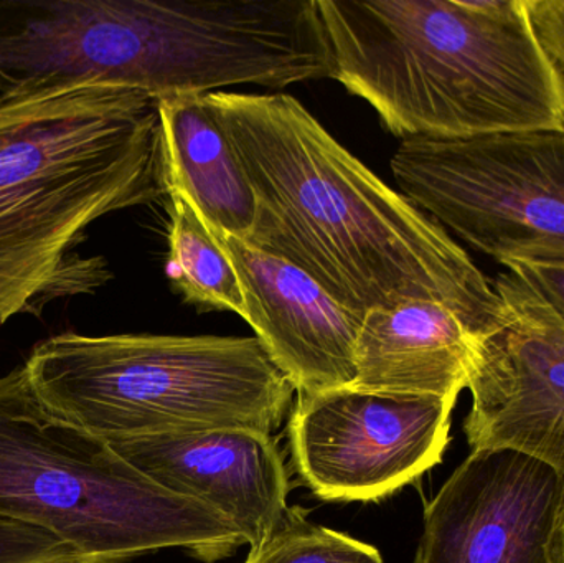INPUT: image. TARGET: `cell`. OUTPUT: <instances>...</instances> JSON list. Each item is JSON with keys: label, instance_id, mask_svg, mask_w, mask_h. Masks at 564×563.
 <instances>
[{"label": "cell", "instance_id": "2e32d148", "mask_svg": "<svg viewBox=\"0 0 564 563\" xmlns=\"http://www.w3.org/2000/svg\"><path fill=\"white\" fill-rule=\"evenodd\" d=\"M245 563H383L373 545L308 521L288 508L270 534L251 548Z\"/></svg>", "mask_w": 564, "mask_h": 563}, {"label": "cell", "instance_id": "52a82bcc", "mask_svg": "<svg viewBox=\"0 0 564 563\" xmlns=\"http://www.w3.org/2000/svg\"><path fill=\"white\" fill-rule=\"evenodd\" d=\"M401 194L497 261L564 260V132L403 139Z\"/></svg>", "mask_w": 564, "mask_h": 563}, {"label": "cell", "instance_id": "ba28073f", "mask_svg": "<svg viewBox=\"0 0 564 563\" xmlns=\"http://www.w3.org/2000/svg\"><path fill=\"white\" fill-rule=\"evenodd\" d=\"M456 402L354 386L297 393L292 466L322 501H380L440 465Z\"/></svg>", "mask_w": 564, "mask_h": 563}, {"label": "cell", "instance_id": "ffe728a7", "mask_svg": "<svg viewBox=\"0 0 564 563\" xmlns=\"http://www.w3.org/2000/svg\"><path fill=\"white\" fill-rule=\"evenodd\" d=\"M562 475V499H560L558 515H556L555 529H553L552 548H550L552 563H564V469Z\"/></svg>", "mask_w": 564, "mask_h": 563}, {"label": "cell", "instance_id": "ac0fdd59", "mask_svg": "<svg viewBox=\"0 0 564 563\" xmlns=\"http://www.w3.org/2000/svg\"><path fill=\"white\" fill-rule=\"evenodd\" d=\"M500 264L522 278L564 321V260L520 258Z\"/></svg>", "mask_w": 564, "mask_h": 563}, {"label": "cell", "instance_id": "e0dca14e", "mask_svg": "<svg viewBox=\"0 0 564 563\" xmlns=\"http://www.w3.org/2000/svg\"><path fill=\"white\" fill-rule=\"evenodd\" d=\"M0 563H79L68 545L59 539L0 519Z\"/></svg>", "mask_w": 564, "mask_h": 563}, {"label": "cell", "instance_id": "9c48e42d", "mask_svg": "<svg viewBox=\"0 0 564 563\" xmlns=\"http://www.w3.org/2000/svg\"><path fill=\"white\" fill-rule=\"evenodd\" d=\"M502 316L474 344L470 448H510L564 469V321L522 278L494 281Z\"/></svg>", "mask_w": 564, "mask_h": 563}, {"label": "cell", "instance_id": "4fadbf2b", "mask_svg": "<svg viewBox=\"0 0 564 563\" xmlns=\"http://www.w3.org/2000/svg\"><path fill=\"white\" fill-rule=\"evenodd\" d=\"M477 339L463 314L437 301L370 311L358 331L351 386L457 400L469 382Z\"/></svg>", "mask_w": 564, "mask_h": 563}, {"label": "cell", "instance_id": "8992f818", "mask_svg": "<svg viewBox=\"0 0 564 563\" xmlns=\"http://www.w3.org/2000/svg\"><path fill=\"white\" fill-rule=\"evenodd\" d=\"M0 519L59 539L79 563L162 549L215 562L247 544L210 506L162 488L106 440L50 413L23 366L0 377Z\"/></svg>", "mask_w": 564, "mask_h": 563}, {"label": "cell", "instance_id": "5bb4252c", "mask_svg": "<svg viewBox=\"0 0 564 563\" xmlns=\"http://www.w3.org/2000/svg\"><path fill=\"white\" fill-rule=\"evenodd\" d=\"M165 191L184 195L212 231L250 240L258 202L247 172L204 96L158 99Z\"/></svg>", "mask_w": 564, "mask_h": 563}, {"label": "cell", "instance_id": "6da1fadb", "mask_svg": "<svg viewBox=\"0 0 564 563\" xmlns=\"http://www.w3.org/2000/svg\"><path fill=\"white\" fill-rule=\"evenodd\" d=\"M204 102L257 195V224L245 243L301 268L361 320L408 301H437L480 337L499 324V293L464 248L301 101L217 91Z\"/></svg>", "mask_w": 564, "mask_h": 563}, {"label": "cell", "instance_id": "30bf717a", "mask_svg": "<svg viewBox=\"0 0 564 563\" xmlns=\"http://www.w3.org/2000/svg\"><path fill=\"white\" fill-rule=\"evenodd\" d=\"M558 468L510 448H476L424 511L413 563H552Z\"/></svg>", "mask_w": 564, "mask_h": 563}, {"label": "cell", "instance_id": "d6986e66", "mask_svg": "<svg viewBox=\"0 0 564 563\" xmlns=\"http://www.w3.org/2000/svg\"><path fill=\"white\" fill-rule=\"evenodd\" d=\"M539 39L564 75V0H529Z\"/></svg>", "mask_w": 564, "mask_h": 563}, {"label": "cell", "instance_id": "277c9868", "mask_svg": "<svg viewBox=\"0 0 564 563\" xmlns=\"http://www.w3.org/2000/svg\"><path fill=\"white\" fill-rule=\"evenodd\" d=\"M0 33L10 88L105 83L152 98L334 78L317 0L26 3Z\"/></svg>", "mask_w": 564, "mask_h": 563}, {"label": "cell", "instance_id": "5b68a950", "mask_svg": "<svg viewBox=\"0 0 564 563\" xmlns=\"http://www.w3.org/2000/svg\"><path fill=\"white\" fill-rule=\"evenodd\" d=\"M25 367L53 415L106 442L253 429L273 433L295 389L254 337H91L36 344Z\"/></svg>", "mask_w": 564, "mask_h": 563}, {"label": "cell", "instance_id": "8fae6325", "mask_svg": "<svg viewBox=\"0 0 564 563\" xmlns=\"http://www.w3.org/2000/svg\"><path fill=\"white\" fill-rule=\"evenodd\" d=\"M230 258L245 300L243 320L295 393L351 386L361 317L305 271L238 238L212 231Z\"/></svg>", "mask_w": 564, "mask_h": 563}, {"label": "cell", "instance_id": "3957f363", "mask_svg": "<svg viewBox=\"0 0 564 563\" xmlns=\"http://www.w3.org/2000/svg\"><path fill=\"white\" fill-rule=\"evenodd\" d=\"M334 78L397 138L564 132L529 0H317Z\"/></svg>", "mask_w": 564, "mask_h": 563}, {"label": "cell", "instance_id": "7a4b0ae2", "mask_svg": "<svg viewBox=\"0 0 564 563\" xmlns=\"http://www.w3.org/2000/svg\"><path fill=\"white\" fill-rule=\"evenodd\" d=\"M164 194L158 99L105 83L0 95V324L108 283L105 258L73 250Z\"/></svg>", "mask_w": 564, "mask_h": 563}, {"label": "cell", "instance_id": "9a60e30c", "mask_svg": "<svg viewBox=\"0 0 564 563\" xmlns=\"http://www.w3.org/2000/svg\"><path fill=\"white\" fill-rule=\"evenodd\" d=\"M169 277L185 303L202 311H231L245 317L243 291L230 258L194 205L169 192Z\"/></svg>", "mask_w": 564, "mask_h": 563}, {"label": "cell", "instance_id": "7c38bea8", "mask_svg": "<svg viewBox=\"0 0 564 563\" xmlns=\"http://www.w3.org/2000/svg\"><path fill=\"white\" fill-rule=\"evenodd\" d=\"M108 443L162 488L224 515L250 548L289 508V476L273 433L214 429Z\"/></svg>", "mask_w": 564, "mask_h": 563}]
</instances>
